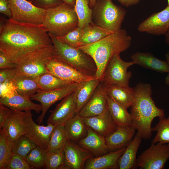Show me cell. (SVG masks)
I'll return each instance as SVG.
<instances>
[{"label": "cell", "mask_w": 169, "mask_h": 169, "mask_svg": "<svg viewBox=\"0 0 169 169\" xmlns=\"http://www.w3.org/2000/svg\"><path fill=\"white\" fill-rule=\"evenodd\" d=\"M47 151L37 146L24 158L32 169L44 167Z\"/></svg>", "instance_id": "cell-38"}, {"label": "cell", "mask_w": 169, "mask_h": 169, "mask_svg": "<svg viewBox=\"0 0 169 169\" xmlns=\"http://www.w3.org/2000/svg\"><path fill=\"white\" fill-rule=\"evenodd\" d=\"M11 110L5 105L0 104V129L4 126L10 115Z\"/></svg>", "instance_id": "cell-44"}, {"label": "cell", "mask_w": 169, "mask_h": 169, "mask_svg": "<svg viewBox=\"0 0 169 169\" xmlns=\"http://www.w3.org/2000/svg\"><path fill=\"white\" fill-rule=\"evenodd\" d=\"M159 120L158 123L152 128V131L156 132V134L151 143L169 144V116L166 118H159Z\"/></svg>", "instance_id": "cell-36"}, {"label": "cell", "mask_w": 169, "mask_h": 169, "mask_svg": "<svg viewBox=\"0 0 169 169\" xmlns=\"http://www.w3.org/2000/svg\"><path fill=\"white\" fill-rule=\"evenodd\" d=\"M30 2L36 7L46 10L64 3V0H32Z\"/></svg>", "instance_id": "cell-42"}, {"label": "cell", "mask_w": 169, "mask_h": 169, "mask_svg": "<svg viewBox=\"0 0 169 169\" xmlns=\"http://www.w3.org/2000/svg\"><path fill=\"white\" fill-rule=\"evenodd\" d=\"M92 9V21L95 25L113 32L121 29L126 11L111 0H96Z\"/></svg>", "instance_id": "cell-6"}, {"label": "cell", "mask_w": 169, "mask_h": 169, "mask_svg": "<svg viewBox=\"0 0 169 169\" xmlns=\"http://www.w3.org/2000/svg\"><path fill=\"white\" fill-rule=\"evenodd\" d=\"M87 130L86 136L78 141L81 147L88 151L95 156L102 155L110 152L105 137L87 126Z\"/></svg>", "instance_id": "cell-20"}, {"label": "cell", "mask_w": 169, "mask_h": 169, "mask_svg": "<svg viewBox=\"0 0 169 169\" xmlns=\"http://www.w3.org/2000/svg\"><path fill=\"white\" fill-rule=\"evenodd\" d=\"M164 36H165V42L169 47V28Z\"/></svg>", "instance_id": "cell-49"}, {"label": "cell", "mask_w": 169, "mask_h": 169, "mask_svg": "<svg viewBox=\"0 0 169 169\" xmlns=\"http://www.w3.org/2000/svg\"><path fill=\"white\" fill-rule=\"evenodd\" d=\"M100 82L95 78L80 83L76 90V114H78L90 99L94 91Z\"/></svg>", "instance_id": "cell-31"}, {"label": "cell", "mask_w": 169, "mask_h": 169, "mask_svg": "<svg viewBox=\"0 0 169 169\" xmlns=\"http://www.w3.org/2000/svg\"><path fill=\"white\" fill-rule=\"evenodd\" d=\"M63 148L56 151H47L44 168L64 169V157Z\"/></svg>", "instance_id": "cell-39"}, {"label": "cell", "mask_w": 169, "mask_h": 169, "mask_svg": "<svg viewBox=\"0 0 169 169\" xmlns=\"http://www.w3.org/2000/svg\"><path fill=\"white\" fill-rule=\"evenodd\" d=\"M76 91L64 98L51 112L47 124L54 125H64L76 114Z\"/></svg>", "instance_id": "cell-15"}, {"label": "cell", "mask_w": 169, "mask_h": 169, "mask_svg": "<svg viewBox=\"0 0 169 169\" xmlns=\"http://www.w3.org/2000/svg\"><path fill=\"white\" fill-rule=\"evenodd\" d=\"M108 87L104 82L100 81L79 114L83 117H87L99 115L105 111L107 109Z\"/></svg>", "instance_id": "cell-16"}, {"label": "cell", "mask_w": 169, "mask_h": 169, "mask_svg": "<svg viewBox=\"0 0 169 169\" xmlns=\"http://www.w3.org/2000/svg\"><path fill=\"white\" fill-rule=\"evenodd\" d=\"M107 93L115 102L127 109L133 104L135 93L133 88L110 86L108 87Z\"/></svg>", "instance_id": "cell-28"}, {"label": "cell", "mask_w": 169, "mask_h": 169, "mask_svg": "<svg viewBox=\"0 0 169 169\" xmlns=\"http://www.w3.org/2000/svg\"><path fill=\"white\" fill-rule=\"evenodd\" d=\"M82 35V29L78 27L66 34L56 37L59 40L70 46L78 48Z\"/></svg>", "instance_id": "cell-40"}, {"label": "cell", "mask_w": 169, "mask_h": 169, "mask_svg": "<svg viewBox=\"0 0 169 169\" xmlns=\"http://www.w3.org/2000/svg\"><path fill=\"white\" fill-rule=\"evenodd\" d=\"M46 67L48 72L62 80L70 83L79 84L95 78L84 74L55 57L48 62Z\"/></svg>", "instance_id": "cell-12"}, {"label": "cell", "mask_w": 169, "mask_h": 169, "mask_svg": "<svg viewBox=\"0 0 169 169\" xmlns=\"http://www.w3.org/2000/svg\"><path fill=\"white\" fill-rule=\"evenodd\" d=\"M68 140L74 141L83 138L87 133L84 118L79 114L67 121L64 125Z\"/></svg>", "instance_id": "cell-27"}, {"label": "cell", "mask_w": 169, "mask_h": 169, "mask_svg": "<svg viewBox=\"0 0 169 169\" xmlns=\"http://www.w3.org/2000/svg\"><path fill=\"white\" fill-rule=\"evenodd\" d=\"M64 3L71 4L74 6L75 4V0H64Z\"/></svg>", "instance_id": "cell-50"}, {"label": "cell", "mask_w": 169, "mask_h": 169, "mask_svg": "<svg viewBox=\"0 0 169 169\" xmlns=\"http://www.w3.org/2000/svg\"><path fill=\"white\" fill-rule=\"evenodd\" d=\"M136 130L132 125L117 126L114 132L105 137L109 151L126 147L133 138Z\"/></svg>", "instance_id": "cell-18"}, {"label": "cell", "mask_w": 169, "mask_h": 169, "mask_svg": "<svg viewBox=\"0 0 169 169\" xmlns=\"http://www.w3.org/2000/svg\"><path fill=\"white\" fill-rule=\"evenodd\" d=\"M17 73L16 68L0 69V83L10 82Z\"/></svg>", "instance_id": "cell-43"}, {"label": "cell", "mask_w": 169, "mask_h": 169, "mask_svg": "<svg viewBox=\"0 0 169 169\" xmlns=\"http://www.w3.org/2000/svg\"><path fill=\"white\" fill-rule=\"evenodd\" d=\"M80 83H71L64 86L48 91L39 90L33 95L30 98L31 100L39 102L42 107V113L37 119L39 124L42 123L46 113L51 106L75 91L79 87Z\"/></svg>", "instance_id": "cell-11"}, {"label": "cell", "mask_w": 169, "mask_h": 169, "mask_svg": "<svg viewBox=\"0 0 169 169\" xmlns=\"http://www.w3.org/2000/svg\"><path fill=\"white\" fill-rule=\"evenodd\" d=\"M37 146L33 141L24 135L13 141L12 152L23 157Z\"/></svg>", "instance_id": "cell-37"}, {"label": "cell", "mask_w": 169, "mask_h": 169, "mask_svg": "<svg viewBox=\"0 0 169 169\" xmlns=\"http://www.w3.org/2000/svg\"><path fill=\"white\" fill-rule=\"evenodd\" d=\"M131 58L135 64L142 67L162 73L168 72L167 62L157 58L150 52H137Z\"/></svg>", "instance_id": "cell-21"}, {"label": "cell", "mask_w": 169, "mask_h": 169, "mask_svg": "<svg viewBox=\"0 0 169 169\" xmlns=\"http://www.w3.org/2000/svg\"><path fill=\"white\" fill-rule=\"evenodd\" d=\"M16 64L12 62L6 54L0 51V69L15 68Z\"/></svg>", "instance_id": "cell-45"}, {"label": "cell", "mask_w": 169, "mask_h": 169, "mask_svg": "<svg viewBox=\"0 0 169 169\" xmlns=\"http://www.w3.org/2000/svg\"><path fill=\"white\" fill-rule=\"evenodd\" d=\"M169 159V144L151 143L137 159L140 169H163Z\"/></svg>", "instance_id": "cell-8"}, {"label": "cell", "mask_w": 169, "mask_h": 169, "mask_svg": "<svg viewBox=\"0 0 169 169\" xmlns=\"http://www.w3.org/2000/svg\"><path fill=\"white\" fill-rule=\"evenodd\" d=\"M167 3H168L167 5L169 6V0H167Z\"/></svg>", "instance_id": "cell-52"}, {"label": "cell", "mask_w": 169, "mask_h": 169, "mask_svg": "<svg viewBox=\"0 0 169 169\" xmlns=\"http://www.w3.org/2000/svg\"><path fill=\"white\" fill-rule=\"evenodd\" d=\"M0 131V169H5L12 153L13 142L8 139L3 128Z\"/></svg>", "instance_id": "cell-35"}, {"label": "cell", "mask_w": 169, "mask_h": 169, "mask_svg": "<svg viewBox=\"0 0 169 169\" xmlns=\"http://www.w3.org/2000/svg\"><path fill=\"white\" fill-rule=\"evenodd\" d=\"M0 12L8 18H12V12L9 0H0Z\"/></svg>", "instance_id": "cell-46"}, {"label": "cell", "mask_w": 169, "mask_h": 169, "mask_svg": "<svg viewBox=\"0 0 169 169\" xmlns=\"http://www.w3.org/2000/svg\"><path fill=\"white\" fill-rule=\"evenodd\" d=\"M142 138L137 132L129 143L118 161L117 169H135L137 166L136 154Z\"/></svg>", "instance_id": "cell-25"}, {"label": "cell", "mask_w": 169, "mask_h": 169, "mask_svg": "<svg viewBox=\"0 0 169 169\" xmlns=\"http://www.w3.org/2000/svg\"><path fill=\"white\" fill-rule=\"evenodd\" d=\"M26 113V111L11 110L10 115L3 128L8 139L13 142L26 134L23 119Z\"/></svg>", "instance_id": "cell-24"}, {"label": "cell", "mask_w": 169, "mask_h": 169, "mask_svg": "<svg viewBox=\"0 0 169 169\" xmlns=\"http://www.w3.org/2000/svg\"><path fill=\"white\" fill-rule=\"evenodd\" d=\"M169 28V6L152 13L141 22L137 28L141 33L153 35H165Z\"/></svg>", "instance_id": "cell-14"}, {"label": "cell", "mask_w": 169, "mask_h": 169, "mask_svg": "<svg viewBox=\"0 0 169 169\" xmlns=\"http://www.w3.org/2000/svg\"><path fill=\"white\" fill-rule=\"evenodd\" d=\"M68 140L64 125H56L51 134L46 150L52 151L61 149Z\"/></svg>", "instance_id": "cell-32"}, {"label": "cell", "mask_w": 169, "mask_h": 169, "mask_svg": "<svg viewBox=\"0 0 169 169\" xmlns=\"http://www.w3.org/2000/svg\"><path fill=\"white\" fill-rule=\"evenodd\" d=\"M64 169H84L86 162L94 157L88 151L68 140L64 148Z\"/></svg>", "instance_id": "cell-17"}, {"label": "cell", "mask_w": 169, "mask_h": 169, "mask_svg": "<svg viewBox=\"0 0 169 169\" xmlns=\"http://www.w3.org/2000/svg\"><path fill=\"white\" fill-rule=\"evenodd\" d=\"M10 82L17 94L28 98L30 99L39 90L35 79L17 72Z\"/></svg>", "instance_id": "cell-26"}, {"label": "cell", "mask_w": 169, "mask_h": 169, "mask_svg": "<svg viewBox=\"0 0 169 169\" xmlns=\"http://www.w3.org/2000/svg\"><path fill=\"white\" fill-rule=\"evenodd\" d=\"M0 21V51L16 65L33 53L54 46L43 24L21 23L11 18Z\"/></svg>", "instance_id": "cell-1"}, {"label": "cell", "mask_w": 169, "mask_h": 169, "mask_svg": "<svg viewBox=\"0 0 169 169\" xmlns=\"http://www.w3.org/2000/svg\"><path fill=\"white\" fill-rule=\"evenodd\" d=\"M132 38L124 29L115 32L95 43L78 47L94 61L97 71L95 78L101 81L111 58L131 46Z\"/></svg>", "instance_id": "cell-3"}, {"label": "cell", "mask_w": 169, "mask_h": 169, "mask_svg": "<svg viewBox=\"0 0 169 169\" xmlns=\"http://www.w3.org/2000/svg\"><path fill=\"white\" fill-rule=\"evenodd\" d=\"M96 0H90V6L92 8L95 4Z\"/></svg>", "instance_id": "cell-51"}, {"label": "cell", "mask_w": 169, "mask_h": 169, "mask_svg": "<svg viewBox=\"0 0 169 169\" xmlns=\"http://www.w3.org/2000/svg\"><path fill=\"white\" fill-rule=\"evenodd\" d=\"M84 118L87 126L105 137L116 129L117 126L110 115L108 108L105 111L99 115Z\"/></svg>", "instance_id": "cell-19"}, {"label": "cell", "mask_w": 169, "mask_h": 169, "mask_svg": "<svg viewBox=\"0 0 169 169\" xmlns=\"http://www.w3.org/2000/svg\"><path fill=\"white\" fill-rule=\"evenodd\" d=\"M0 104L13 110L27 111L33 110L39 113L42 110L41 104L32 102L30 98L17 94L16 92L8 96L0 97Z\"/></svg>", "instance_id": "cell-23"}, {"label": "cell", "mask_w": 169, "mask_h": 169, "mask_svg": "<svg viewBox=\"0 0 169 169\" xmlns=\"http://www.w3.org/2000/svg\"><path fill=\"white\" fill-rule=\"evenodd\" d=\"M78 23L74 6L64 3L46 9L42 24L49 34L58 37L77 27Z\"/></svg>", "instance_id": "cell-4"}, {"label": "cell", "mask_w": 169, "mask_h": 169, "mask_svg": "<svg viewBox=\"0 0 169 169\" xmlns=\"http://www.w3.org/2000/svg\"><path fill=\"white\" fill-rule=\"evenodd\" d=\"M26 112L23 119L25 135L37 146L46 150L51 134L56 126L50 124L47 126L38 125L33 120L31 111Z\"/></svg>", "instance_id": "cell-13"}, {"label": "cell", "mask_w": 169, "mask_h": 169, "mask_svg": "<svg viewBox=\"0 0 169 169\" xmlns=\"http://www.w3.org/2000/svg\"><path fill=\"white\" fill-rule=\"evenodd\" d=\"M107 108L110 114L117 126L132 125L131 114L127 109L118 104L108 96Z\"/></svg>", "instance_id": "cell-30"}, {"label": "cell", "mask_w": 169, "mask_h": 169, "mask_svg": "<svg viewBox=\"0 0 169 169\" xmlns=\"http://www.w3.org/2000/svg\"><path fill=\"white\" fill-rule=\"evenodd\" d=\"M120 4L126 7H128L138 4L141 0H117Z\"/></svg>", "instance_id": "cell-47"}, {"label": "cell", "mask_w": 169, "mask_h": 169, "mask_svg": "<svg viewBox=\"0 0 169 169\" xmlns=\"http://www.w3.org/2000/svg\"><path fill=\"white\" fill-rule=\"evenodd\" d=\"M90 0H75L74 8L77 15L78 27L83 28L92 21V9L90 6Z\"/></svg>", "instance_id": "cell-33"}, {"label": "cell", "mask_w": 169, "mask_h": 169, "mask_svg": "<svg viewBox=\"0 0 169 169\" xmlns=\"http://www.w3.org/2000/svg\"><path fill=\"white\" fill-rule=\"evenodd\" d=\"M165 56L166 61L167 62L169 68V70L168 72V74L166 77L165 79V83L166 85H169V52H168L166 54Z\"/></svg>", "instance_id": "cell-48"}, {"label": "cell", "mask_w": 169, "mask_h": 169, "mask_svg": "<svg viewBox=\"0 0 169 169\" xmlns=\"http://www.w3.org/2000/svg\"><path fill=\"white\" fill-rule=\"evenodd\" d=\"M31 167L24 158L12 153L5 169H30Z\"/></svg>", "instance_id": "cell-41"}, {"label": "cell", "mask_w": 169, "mask_h": 169, "mask_svg": "<svg viewBox=\"0 0 169 169\" xmlns=\"http://www.w3.org/2000/svg\"><path fill=\"white\" fill-rule=\"evenodd\" d=\"M126 147L90 158L86 162L84 169H117L119 159L124 152Z\"/></svg>", "instance_id": "cell-22"}, {"label": "cell", "mask_w": 169, "mask_h": 169, "mask_svg": "<svg viewBox=\"0 0 169 169\" xmlns=\"http://www.w3.org/2000/svg\"><path fill=\"white\" fill-rule=\"evenodd\" d=\"M12 10L11 18L18 22L42 24L46 9L36 7L26 0H9Z\"/></svg>", "instance_id": "cell-9"}, {"label": "cell", "mask_w": 169, "mask_h": 169, "mask_svg": "<svg viewBox=\"0 0 169 169\" xmlns=\"http://www.w3.org/2000/svg\"><path fill=\"white\" fill-rule=\"evenodd\" d=\"M134 97L131 107L132 126L142 139L148 140L152 136L151 127L153 119L165 117L163 109L156 105L151 97V86L148 83L139 82L133 88Z\"/></svg>", "instance_id": "cell-2"}, {"label": "cell", "mask_w": 169, "mask_h": 169, "mask_svg": "<svg viewBox=\"0 0 169 169\" xmlns=\"http://www.w3.org/2000/svg\"><path fill=\"white\" fill-rule=\"evenodd\" d=\"M55 50V57L74 67L84 74L95 78L97 67L93 59L78 48L64 43L49 34Z\"/></svg>", "instance_id": "cell-5"}, {"label": "cell", "mask_w": 169, "mask_h": 169, "mask_svg": "<svg viewBox=\"0 0 169 169\" xmlns=\"http://www.w3.org/2000/svg\"><path fill=\"white\" fill-rule=\"evenodd\" d=\"M54 46L41 51L27 59L23 63L17 65V72L33 79L48 72L46 64L55 57Z\"/></svg>", "instance_id": "cell-10"}, {"label": "cell", "mask_w": 169, "mask_h": 169, "mask_svg": "<svg viewBox=\"0 0 169 169\" xmlns=\"http://www.w3.org/2000/svg\"><path fill=\"white\" fill-rule=\"evenodd\" d=\"M114 33L93 22L89 23L82 28V37L79 47L96 42Z\"/></svg>", "instance_id": "cell-29"}, {"label": "cell", "mask_w": 169, "mask_h": 169, "mask_svg": "<svg viewBox=\"0 0 169 169\" xmlns=\"http://www.w3.org/2000/svg\"><path fill=\"white\" fill-rule=\"evenodd\" d=\"M35 79L39 90L42 91L53 90L71 83L62 80L48 72L42 74Z\"/></svg>", "instance_id": "cell-34"}, {"label": "cell", "mask_w": 169, "mask_h": 169, "mask_svg": "<svg viewBox=\"0 0 169 169\" xmlns=\"http://www.w3.org/2000/svg\"><path fill=\"white\" fill-rule=\"evenodd\" d=\"M134 64H135L133 61L123 60L120 58V53L116 54L109 63L100 81L104 82L108 87L113 85L129 87V81L132 74L127 69Z\"/></svg>", "instance_id": "cell-7"}]
</instances>
